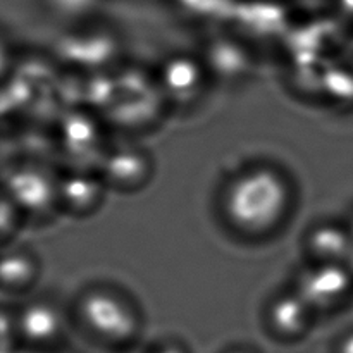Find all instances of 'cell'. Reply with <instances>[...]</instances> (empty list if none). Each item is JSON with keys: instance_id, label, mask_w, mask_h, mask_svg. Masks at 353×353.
<instances>
[{"instance_id": "cell-1", "label": "cell", "mask_w": 353, "mask_h": 353, "mask_svg": "<svg viewBox=\"0 0 353 353\" xmlns=\"http://www.w3.org/2000/svg\"><path fill=\"white\" fill-rule=\"evenodd\" d=\"M290 205L288 181L271 168L245 171L228 186L224 210L233 226L264 236L283 223Z\"/></svg>"}, {"instance_id": "cell-2", "label": "cell", "mask_w": 353, "mask_h": 353, "mask_svg": "<svg viewBox=\"0 0 353 353\" xmlns=\"http://www.w3.org/2000/svg\"><path fill=\"white\" fill-rule=\"evenodd\" d=\"M78 317L83 330L100 347L128 352L141 333V317L133 300L114 288H92L81 295Z\"/></svg>"}, {"instance_id": "cell-3", "label": "cell", "mask_w": 353, "mask_h": 353, "mask_svg": "<svg viewBox=\"0 0 353 353\" xmlns=\"http://www.w3.org/2000/svg\"><path fill=\"white\" fill-rule=\"evenodd\" d=\"M316 321V314L295 292H281L269 300L264 326L269 336L281 345H296L307 338Z\"/></svg>"}, {"instance_id": "cell-4", "label": "cell", "mask_w": 353, "mask_h": 353, "mask_svg": "<svg viewBox=\"0 0 353 353\" xmlns=\"http://www.w3.org/2000/svg\"><path fill=\"white\" fill-rule=\"evenodd\" d=\"M152 159L137 147H121L102 157L99 176L107 190L116 192H140L152 176Z\"/></svg>"}, {"instance_id": "cell-5", "label": "cell", "mask_w": 353, "mask_h": 353, "mask_svg": "<svg viewBox=\"0 0 353 353\" xmlns=\"http://www.w3.org/2000/svg\"><path fill=\"white\" fill-rule=\"evenodd\" d=\"M107 186L99 174L74 169L57 179V207L72 217H90L102 207Z\"/></svg>"}, {"instance_id": "cell-6", "label": "cell", "mask_w": 353, "mask_h": 353, "mask_svg": "<svg viewBox=\"0 0 353 353\" xmlns=\"http://www.w3.org/2000/svg\"><path fill=\"white\" fill-rule=\"evenodd\" d=\"M295 292L316 316L326 314L343 302L347 295V278L338 264L312 265L299 276Z\"/></svg>"}, {"instance_id": "cell-7", "label": "cell", "mask_w": 353, "mask_h": 353, "mask_svg": "<svg viewBox=\"0 0 353 353\" xmlns=\"http://www.w3.org/2000/svg\"><path fill=\"white\" fill-rule=\"evenodd\" d=\"M64 314L50 302H33L21 316V334L30 345L37 348H55L65 338Z\"/></svg>"}, {"instance_id": "cell-8", "label": "cell", "mask_w": 353, "mask_h": 353, "mask_svg": "<svg viewBox=\"0 0 353 353\" xmlns=\"http://www.w3.org/2000/svg\"><path fill=\"white\" fill-rule=\"evenodd\" d=\"M161 81L169 100L190 105L202 95L205 86V69L190 57H176L164 65Z\"/></svg>"}, {"instance_id": "cell-9", "label": "cell", "mask_w": 353, "mask_h": 353, "mask_svg": "<svg viewBox=\"0 0 353 353\" xmlns=\"http://www.w3.org/2000/svg\"><path fill=\"white\" fill-rule=\"evenodd\" d=\"M345 248L343 231L334 224L316 226L309 233L305 241V252L312 261V265L338 264Z\"/></svg>"}, {"instance_id": "cell-10", "label": "cell", "mask_w": 353, "mask_h": 353, "mask_svg": "<svg viewBox=\"0 0 353 353\" xmlns=\"http://www.w3.org/2000/svg\"><path fill=\"white\" fill-rule=\"evenodd\" d=\"M145 353H190V350L178 340H171V338L165 340L164 338V340H159L150 345V348Z\"/></svg>"}, {"instance_id": "cell-11", "label": "cell", "mask_w": 353, "mask_h": 353, "mask_svg": "<svg viewBox=\"0 0 353 353\" xmlns=\"http://www.w3.org/2000/svg\"><path fill=\"white\" fill-rule=\"evenodd\" d=\"M223 353H261V352L255 350V348L252 347H247V345H234V347L226 348Z\"/></svg>"}]
</instances>
